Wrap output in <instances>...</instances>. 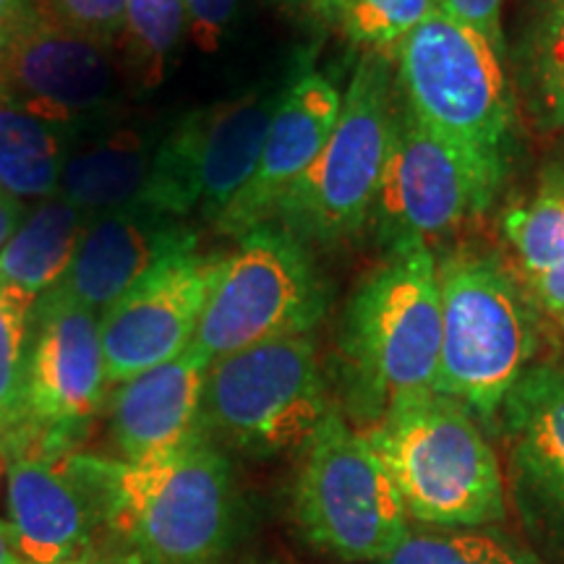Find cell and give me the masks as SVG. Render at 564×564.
<instances>
[{
    "instance_id": "6da1fadb",
    "label": "cell",
    "mask_w": 564,
    "mask_h": 564,
    "mask_svg": "<svg viewBox=\"0 0 564 564\" xmlns=\"http://www.w3.org/2000/svg\"><path fill=\"white\" fill-rule=\"evenodd\" d=\"M129 564H212L225 552L236 518L228 457L196 432L183 447L150 460L74 453Z\"/></svg>"
},
{
    "instance_id": "7a4b0ae2",
    "label": "cell",
    "mask_w": 564,
    "mask_h": 564,
    "mask_svg": "<svg viewBox=\"0 0 564 564\" xmlns=\"http://www.w3.org/2000/svg\"><path fill=\"white\" fill-rule=\"evenodd\" d=\"M442 352V299L436 253L429 246L387 251L345 306L340 356L343 415L358 432L394 405L436 392Z\"/></svg>"
},
{
    "instance_id": "3957f363",
    "label": "cell",
    "mask_w": 564,
    "mask_h": 564,
    "mask_svg": "<svg viewBox=\"0 0 564 564\" xmlns=\"http://www.w3.org/2000/svg\"><path fill=\"white\" fill-rule=\"evenodd\" d=\"M442 352L436 392L497 426L507 394L539 361V316L499 249L463 243L436 253Z\"/></svg>"
},
{
    "instance_id": "277c9868",
    "label": "cell",
    "mask_w": 564,
    "mask_h": 564,
    "mask_svg": "<svg viewBox=\"0 0 564 564\" xmlns=\"http://www.w3.org/2000/svg\"><path fill=\"white\" fill-rule=\"evenodd\" d=\"M369 436L408 518L432 531L497 528L507 486L497 449L468 408L440 392L394 405Z\"/></svg>"
},
{
    "instance_id": "5b68a950",
    "label": "cell",
    "mask_w": 564,
    "mask_h": 564,
    "mask_svg": "<svg viewBox=\"0 0 564 564\" xmlns=\"http://www.w3.org/2000/svg\"><path fill=\"white\" fill-rule=\"evenodd\" d=\"M394 102V61L364 53L327 144L280 202L272 223L308 249H333L358 236L371 220L382 183Z\"/></svg>"
},
{
    "instance_id": "8992f818",
    "label": "cell",
    "mask_w": 564,
    "mask_h": 564,
    "mask_svg": "<svg viewBox=\"0 0 564 564\" xmlns=\"http://www.w3.org/2000/svg\"><path fill=\"white\" fill-rule=\"evenodd\" d=\"M327 303L312 249L278 223L259 225L230 253H215L192 350L212 364L253 345L312 335Z\"/></svg>"
},
{
    "instance_id": "52a82bcc",
    "label": "cell",
    "mask_w": 564,
    "mask_h": 564,
    "mask_svg": "<svg viewBox=\"0 0 564 564\" xmlns=\"http://www.w3.org/2000/svg\"><path fill=\"white\" fill-rule=\"evenodd\" d=\"M312 335L282 337L209 364L202 432L253 457L303 453L335 411Z\"/></svg>"
},
{
    "instance_id": "ba28073f",
    "label": "cell",
    "mask_w": 564,
    "mask_h": 564,
    "mask_svg": "<svg viewBox=\"0 0 564 564\" xmlns=\"http://www.w3.org/2000/svg\"><path fill=\"white\" fill-rule=\"evenodd\" d=\"M293 518L316 552L373 564L411 535L403 499L369 436L340 408L303 449Z\"/></svg>"
},
{
    "instance_id": "9c48e42d",
    "label": "cell",
    "mask_w": 564,
    "mask_h": 564,
    "mask_svg": "<svg viewBox=\"0 0 564 564\" xmlns=\"http://www.w3.org/2000/svg\"><path fill=\"white\" fill-rule=\"evenodd\" d=\"M394 87L421 123L468 150L507 160L518 102L505 51L434 11L394 53Z\"/></svg>"
},
{
    "instance_id": "30bf717a",
    "label": "cell",
    "mask_w": 564,
    "mask_h": 564,
    "mask_svg": "<svg viewBox=\"0 0 564 564\" xmlns=\"http://www.w3.org/2000/svg\"><path fill=\"white\" fill-rule=\"evenodd\" d=\"M507 175V160L444 139L394 102L390 150L371 228L387 251L429 246L484 217Z\"/></svg>"
},
{
    "instance_id": "8fae6325",
    "label": "cell",
    "mask_w": 564,
    "mask_h": 564,
    "mask_svg": "<svg viewBox=\"0 0 564 564\" xmlns=\"http://www.w3.org/2000/svg\"><path fill=\"white\" fill-rule=\"evenodd\" d=\"M291 76L183 116L162 133L139 204L178 220L199 215L215 225L257 171L267 129Z\"/></svg>"
},
{
    "instance_id": "7c38bea8",
    "label": "cell",
    "mask_w": 564,
    "mask_h": 564,
    "mask_svg": "<svg viewBox=\"0 0 564 564\" xmlns=\"http://www.w3.org/2000/svg\"><path fill=\"white\" fill-rule=\"evenodd\" d=\"M105 373L100 316L58 288L34 303L21 415L19 457H63L100 411Z\"/></svg>"
},
{
    "instance_id": "4fadbf2b",
    "label": "cell",
    "mask_w": 564,
    "mask_h": 564,
    "mask_svg": "<svg viewBox=\"0 0 564 564\" xmlns=\"http://www.w3.org/2000/svg\"><path fill=\"white\" fill-rule=\"evenodd\" d=\"M121 76L116 45L70 30L42 9L0 45V97L76 133L110 121Z\"/></svg>"
},
{
    "instance_id": "5bb4252c",
    "label": "cell",
    "mask_w": 564,
    "mask_h": 564,
    "mask_svg": "<svg viewBox=\"0 0 564 564\" xmlns=\"http://www.w3.org/2000/svg\"><path fill=\"white\" fill-rule=\"evenodd\" d=\"M212 264L215 257L199 251L178 253L105 308L100 343L108 384H121L192 348Z\"/></svg>"
},
{
    "instance_id": "9a60e30c",
    "label": "cell",
    "mask_w": 564,
    "mask_h": 564,
    "mask_svg": "<svg viewBox=\"0 0 564 564\" xmlns=\"http://www.w3.org/2000/svg\"><path fill=\"white\" fill-rule=\"evenodd\" d=\"M507 481L528 525L564 544V358L535 361L497 419Z\"/></svg>"
},
{
    "instance_id": "2e32d148",
    "label": "cell",
    "mask_w": 564,
    "mask_h": 564,
    "mask_svg": "<svg viewBox=\"0 0 564 564\" xmlns=\"http://www.w3.org/2000/svg\"><path fill=\"white\" fill-rule=\"evenodd\" d=\"M340 108L343 91L333 79L314 68H293L285 95L267 129L257 171L212 228L238 241L259 225L272 223L285 194L319 158Z\"/></svg>"
},
{
    "instance_id": "e0dca14e",
    "label": "cell",
    "mask_w": 564,
    "mask_h": 564,
    "mask_svg": "<svg viewBox=\"0 0 564 564\" xmlns=\"http://www.w3.org/2000/svg\"><path fill=\"white\" fill-rule=\"evenodd\" d=\"M196 246L199 236L192 225L147 204L105 212L89 217L55 288L100 316L160 262Z\"/></svg>"
},
{
    "instance_id": "ac0fdd59",
    "label": "cell",
    "mask_w": 564,
    "mask_h": 564,
    "mask_svg": "<svg viewBox=\"0 0 564 564\" xmlns=\"http://www.w3.org/2000/svg\"><path fill=\"white\" fill-rule=\"evenodd\" d=\"M9 525L30 564H61L87 552L100 505L74 453L17 457L6 470Z\"/></svg>"
},
{
    "instance_id": "d6986e66",
    "label": "cell",
    "mask_w": 564,
    "mask_h": 564,
    "mask_svg": "<svg viewBox=\"0 0 564 564\" xmlns=\"http://www.w3.org/2000/svg\"><path fill=\"white\" fill-rule=\"evenodd\" d=\"M207 369V358L188 348L173 361L118 384L110 408V436L121 460L139 463L167 455L199 432Z\"/></svg>"
},
{
    "instance_id": "ffe728a7",
    "label": "cell",
    "mask_w": 564,
    "mask_h": 564,
    "mask_svg": "<svg viewBox=\"0 0 564 564\" xmlns=\"http://www.w3.org/2000/svg\"><path fill=\"white\" fill-rule=\"evenodd\" d=\"M505 257L523 282L544 340L564 358V173H549L499 217Z\"/></svg>"
},
{
    "instance_id": "44dd1931",
    "label": "cell",
    "mask_w": 564,
    "mask_h": 564,
    "mask_svg": "<svg viewBox=\"0 0 564 564\" xmlns=\"http://www.w3.org/2000/svg\"><path fill=\"white\" fill-rule=\"evenodd\" d=\"M160 139L150 126L110 121L79 133L63 167L58 196L89 217L139 204Z\"/></svg>"
},
{
    "instance_id": "7402d4cb",
    "label": "cell",
    "mask_w": 564,
    "mask_h": 564,
    "mask_svg": "<svg viewBox=\"0 0 564 564\" xmlns=\"http://www.w3.org/2000/svg\"><path fill=\"white\" fill-rule=\"evenodd\" d=\"M87 223L58 194L34 204L0 249V285L37 303L66 274Z\"/></svg>"
},
{
    "instance_id": "603a6c76",
    "label": "cell",
    "mask_w": 564,
    "mask_h": 564,
    "mask_svg": "<svg viewBox=\"0 0 564 564\" xmlns=\"http://www.w3.org/2000/svg\"><path fill=\"white\" fill-rule=\"evenodd\" d=\"M76 139V131L42 121L0 97V188L26 207L51 199L58 194Z\"/></svg>"
},
{
    "instance_id": "cb8c5ba5",
    "label": "cell",
    "mask_w": 564,
    "mask_h": 564,
    "mask_svg": "<svg viewBox=\"0 0 564 564\" xmlns=\"http://www.w3.org/2000/svg\"><path fill=\"white\" fill-rule=\"evenodd\" d=\"M518 84L539 131L564 129V0H531L520 34Z\"/></svg>"
},
{
    "instance_id": "d4e9b609",
    "label": "cell",
    "mask_w": 564,
    "mask_h": 564,
    "mask_svg": "<svg viewBox=\"0 0 564 564\" xmlns=\"http://www.w3.org/2000/svg\"><path fill=\"white\" fill-rule=\"evenodd\" d=\"M186 34L188 21L181 0H129L116 40L121 74L137 89L158 87Z\"/></svg>"
},
{
    "instance_id": "484cf974",
    "label": "cell",
    "mask_w": 564,
    "mask_h": 564,
    "mask_svg": "<svg viewBox=\"0 0 564 564\" xmlns=\"http://www.w3.org/2000/svg\"><path fill=\"white\" fill-rule=\"evenodd\" d=\"M373 564H549L499 528L413 533Z\"/></svg>"
},
{
    "instance_id": "4316f807",
    "label": "cell",
    "mask_w": 564,
    "mask_h": 564,
    "mask_svg": "<svg viewBox=\"0 0 564 564\" xmlns=\"http://www.w3.org/2000/svg\"><path fill=\"white\" fill-rule=\"evenodd\" d=\"M434 13V0H335L329 19L361 53H394Z\"/></svg>"
},
{
    "instance_id": "83f0119b",
    "label": "cell",
    "mask_w": 564,
    "mask_h": 564,
    "mask_svg": "<svg viewBox=\"0 0 564 564\" xmlns=\"http://www.w3.org/2000/svg\"><path fill=\"white\" fill-rule=\"evenodd\" d=\"M34 301L0 285V432H13L21 415Z\"/></svg>"
},
{
    "instance_id": "f1b7e54d",
    "label": "cell",
    "mask_w": 564,
    "mask_h": 564,
    "mask_svg": "<svg viewBox=\"0 0 564 564\" xmlns=\"http://www.w3.org/2000/svg\"><path fill=\"white\" fill-rule=\"evenodd\" d=\"M32 3L68 24L70 30L116 45L129 0H32Z\"/></svg>"
},
{
    "instance_id": "f546056e",
    "label": "cell",
    "mask_w": 564,
    "mask_h": 564,
    "mask_svg": "<svg viewBox=\"0 0 564 564\" xmlns=\"http://www.w3.org/2000/svg\"><path fill=\"white\" fill-rule=\"evenodd\" d=\"M188 21V37L204 53H215L223 45L232 19H236L238 0H181Z\"/></svg>"
},
{
    "instance_id": "4dcf8cb0",
    "label": "cell",
    "mask_w": 564,
    "mask_h": 564,
    "mask_svg": "<svg viewBox=\"0 0 564 564\" xmlns=\"http://www.w3.org/2000/svg\"><path fill=\"white\" fill-rule=\"evenodd\" d=\"M502 6L505 0H434V11L481 32L499 51H505Z\"/></svg>"
},
{
    "instance_id": "1f68e13d",
    "label": "cell",
    "mask_w": 564,
    "mask_h": 564,
    "mask_svg": "<svg viewBox=\"0 0 564 564\" xmlns=\"http://www.w3.org/2000/svg\"><path fill=\"white\" fill-rule=\"evenodd\" d=\"M37 9L32 0H0V45Z\"/></svg>"
},
{
    "instance_id": "d6a6232c",
    "label": "cell",
    "mask_w": 564,
    "mask_h": 564,
    "mask_svg": "<svg viewBox=\"0 0 564 564\" xmlns=\"http://www.w3.org/2000/svg\"><path fill=\"white\" fill-rule=\"evenodd\" d=\"M26 212H30V207H26L24 202L13 199L11 194H6L3 188H0V249H3V243L9 241L13 230H17L21 220H24Z\"/></svg>"
},
{
    "instance_id": "836d02e7",
    "label": "cell",
    "mask_w": 564,
    "mask_h": 564,
    "mask_svg": "<svg viewBox=\"0 0 564 564\" xmlns=\"http://www.w3.org/2000/svg\"><path fill=\"white\" fill-rule=\"evenodd\" d=\"M21 552L17 544V535H13L9 520L0 518V564H19Z\"/></svg>"
},
{
    "instance_id": "e575fe53",
    "label": "cell",
    "mask_w": 564,
    "mask_h": 564,
    "mask_svg": "<svg viewBox=\"0 0 564 564\" xmlns=\"http://www.w3.org/2000/svg\"><path fill=\"white\" fill-rule=\"evenodd\" d=\"M278 3L285 6V9L312 13L314 19H329V11H333L335 0H278Z\"/></svg>"
},
{
    "instance_id": "d590c367",
    "label": "cell",
    "mask_w": 564,
    "mask_h": 564,
    "mask_svg": "<svg viewBox=\"0 0 564 564\" xmlns=\"http://www.w3.org/2000/svg\"><path fill=\"white\" fill-rule=\"evenodd\" d=\"M19 457V444L13 432H0V476L9 470V465Z\"/></svg>"
},
{
    "instance_id": "8d00e7d4",
    "label": "cell",
    "mask_w": 564,
    "mask_h": 564,
    "mask_svg": "<svg viewBox=\"0 0 564 564\" xmlns=\"http://www.w3.org/2000/svg\"><path fill=\"white\" fill-rule=\"evenodd\" d=\"M61 564H105V562H102L100 556H97L95 552H91V549H87V552H82V554L70 556V560L61 562Z\"/></svg>"
},
{
    "instance_id": "74e56055",
    "label": "cell",
    "mask_w": 564,
    "mask_h": 564,
    "mask_svg": "<svg viewBox=\"0 0 564 564\" xmlns=\"http://www.w3.org/2000/svg\"><path fill=\"white\" fill-rule=\"evenodd\" d=\"M19 564H30V562H24V560H21V562H19Z\"/></svg>"
}]
</instances>
